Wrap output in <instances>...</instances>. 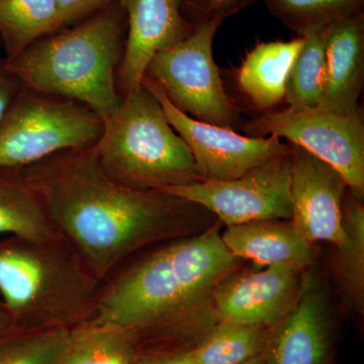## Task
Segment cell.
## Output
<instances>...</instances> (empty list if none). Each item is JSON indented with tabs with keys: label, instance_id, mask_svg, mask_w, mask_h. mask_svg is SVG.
Returning <instances> with one entry per match:
<instances>
[{
	"label": "cell",
	"instance_id": "cell-1",
	"mask_svg": "<svg viewBox=\"0 0 364 364\" xmlns=\"http://www.w3.org/2000/svg\"><path fill=\"white\" fill-rule=\"evenodd\" d=\"M23 172L60 236L102 282L136 251L181 233L203 208L112 181L98 164L95 146L62 151Z\"/></svg>",
	"mask_w": 364,
	"mask_h": 364
},
{
	"label": "cell",
	"instance_id": "cell-2",
	"mask_svg": "<svg viewBox=\"0 0 364 364\" xmlns=\"http://www.w3.org/2000/svg\"><path fill=\"white\" fill-rule=\"evenodd\" d=\"M217 230L160 249L100 289L91 322L141 336H184L205 299L238 264Z\"/></svg>",
	"mask_w": 364,
	"mask_h": 364
},
{
	"label": "cell",
	"instance_id": "cell-3",
	"mask_svg": "<svg viewBox=\"0 0 364 364\" xmlns=\"http://www.w3.org/2000/svg\"><path fill=\"white\" fill-rule=\"evenodd\" d=\"M126 36V14L116 1L42 38L6 59L7 63L26 87L75 100L105 121L123 100L117 88V72Z\"/></svg>",
	"mask_w": 364,
	"mask_h": 364
},
{
	"label": "cell",
	"instance_id": "cell-4",
	"mask_svg": "<svg viewBox=\"0 0 364 364\" xmlns=\"http://www.w3.org/2000/svg\"><path fill=\"white\" fill-rule=\"evenodd\" d=\"M102 282L61 236L0 237V299L13 327L67 328L90 320Z\"/></svg>",
	"mask_w": 364,
	"mask_h": 364
},
{
	"label": "cell",
	"instance_id": "cell-5",
	"mask_svg": "<svg viewBox=\"0 0 364 364\" xmlns=\"http://www.w3.org/2000/svg\"><path fill=\"white\" fill-rule=\"evenodd\" d=\"M95 153L105 176L127 188L162 191L203 181L188 146L143 85L105 119Z\"/></svg>",
	"mask_w": 364,
	"mask_h": 364
},
{
	"label": "cell",
	"instance_id": "cell-6",
	"mask_svg": "<svg viewBox=\"0 0 364 364\" xmlns=\"http://www.w3.org/2000/svg\"><path fill=\"white\" fill-rule=\"evenodd\" d=\"M104 129L90 107L25 86L0 121V167L23 169L62 151L95 147Z\"/></svg>",
	"mask_w": 364,
	"mask_h": 364
},
{
	"label": "cell",
	"instance_id": "cell-7",
	"mask_svg": "<svg viewBox=\"0 0 364 364\" xmlns=\"http://www.w3.org/2000/svg\"><path fill=\"white\" fill-rule=\"evenodd\" d=\"M223 20L210 16L196 23L181 43L151 60L145 77L156 83L170 102L196 121L234 130L240 111L226 88L213 56V45Z\"/></svg>",
	"mask_w": 364,
	"mask_h": 364
},
{
	"label": "cell",
	"instance_id": "cell-8",
	"mask_svg": "<svg viewBox=\"0 0 364 364\" xmlns=\"http://www.w3.org/2000/svg\"><path fill=\"white\" fill-rule=\"evenodd\" d=\"M249 136H277L299 146L330 165L343 177L349 193L364 196V119L363 112L344 114L327 109L262 112L244 126Z\"/></svg>",
	"mask_w": 364,
	"mask_h": 364
},
{
	"label": "cell",
	"instance_id": "cell-9",
	"mask_svg": "<svg viewBox=\"0 0 364 364\" xmlns=\"http://www.w3.org/2000/svg\"><path fill=\"white\" fill-rule=\"evenodd\" d=\"M293 150L231 181H203L162 193L178 196L217 215L227 227L293 217Z\"/></svg>",
	"mask_w": 364,
	"mask_h": 364
},
{
	"label": "cell",
	"instance_id": "cell-10",
	"mask_svg": "<svg viewBox=\"0 0 364 364\" xmlns=\"http://www.w3.org/2000/svg\"><path fill=\"white\" fill-rule=\"evenodd\" d=\"M142 85L161 105L167 121L188 146L203 181H231L254 167L291 152L277 136H242L232 129L203 122L179 111L149 78Z\"/></svg>",
	"mask_w": 364,
	"mask_h": 364
},
{
	"label": "cell",
	"instance_id": "cell-11",
	"mask_svg": "<svg viewBox=\"0 0 364 364\" xmlns=\"http://www.w3.org/2000/svg\"><path fill=\"white\" fill-rule=\"evenodd\" d=\"M229 274L212 294L219 321L232 324L272 327L298 298L304 282L301 268L286 264Z\"/></svg>",
	"mask_w": 364,
	"mask_h": 364
},
{
	"label": "cell",
	"instance_id": "cell-12",
	"mask_svg": "<svg viewBox=\"0 0 364 364\" xmlns=\"http://www.w3.org/2000/svg\"><path fill=\"white\" fill-rule=\"evenodd\" d=\"M127 18L126 44L117 72V88L124 95L142 85L153 57L186 39L195 30L181 0H117Z\"/></svg>",
	"mask_w": 364,
	"mask_h": 364
},
{
	"label": "cell",
	"instance_id": "cell-13",
	"mask_svg": "<svg viewBox=\"0 0 364 364\" xmlns=\"http://www.w3.org/2000/svg\"><path fill=\"white\" fill-rule=\"evenodd\" d=\"M293 150L291 221L308 243H341L342 203L348 186L339 172L317 157L289 144Z\"/></svg>",
	"mask_w": 364,
	"mask_h": 364
},
{
	"label": "cell",
	"instance_id": "cell-14",
	"mask_svg": "<svg viewBox=\"0 0 364 364\" xmlns=\"http://www.w3.org/2000/svg\"><path fill=\"white\" fill-rule=\"evenodd\" d=\"M330 324L325 294L308 277L289 312L269 328L267 364H331Z\"/></svg>",
	"mask_w": 364,
	"mask_h": 364
},
{
	"label": "cell",
	"instance_id": "cell-15",
	"mask_svg": "<svg viewBox=\"0 0 364 364\" xmlns=\"http://www.w3.org/2000/svg\"><path fill=\"white\" fill-rule=\"evenodd\" d=\"M327 85L320 109L344 114L363 112L364 11L335 21L325 30Z\"/></svg>",
	"mask_w": 364,
	"mask_h": 364
},
{
	"label": "cell",
	"instance_id": "cell-16",
	"mask_svg": "<svg viewBox=\"0 0 364 364\" xmlns=\"http://www.w3.org/2000/svg\"><path fill=\"white\" fill-rule=\"evenodd\" d=\"M237 259L259 267L286 264L306 269L313 262L311 244L299 234L291 220H263L227 227L221 235Z\"/></svg>",
	"mask_w": 364,
	"mask_h": 364
},
{
	"label": "cell",
	"instance_id": "cell-17",
	"mask_svg": "<svg viewBox=\"0 0 364 364\" xmlns=\"http://www.w3.org/2000/svg\"><path fill=\"white\" fill-rule=\"evenodd\" d=\"M304 38L260 42L246 54L236 72L239 90L258 111H273L286 100L287 80Z\"/></svg>",
	"mask_w": 364,
	"mask_h": 364
},
{
	"label": "cell",
	"instance_id": "cell-18",
	"mask_svg": "<svg viewBox=\"0 0 364 364\" xmlns=\"http://www.w3.org/2000/svg\"><path fill=\"white\" fill-rule=\"evenodd\" d=\"M47 241L59 236L23 169L0 167V237Z\"/></svg>",
	"mask_w": 364,
	"mask_h": 364
},
{
	"label": "cell",
	"instance_id": "cell-19",
	"mask_svg": "<svg viewBox=\"0 0 364 364\" xmlns=\"http://www.w3.org/2000/svg\"><path fill=\"white\" fill-rule=\"evenodd\" d=\"M60 30L57 0H0V42L7 60Z\"/></svg>",
	"mask_w": 364,
	"mask_h": 364
},
{
	"label": "cell",
	"instance_id": "cell-20",
	"mask_svg": "<svg viewBox=\"0 0 364 364\" xmlns=\"http://www.w3.org/2000/svg\"><path fill=\"white\" fill-rule=\"evenodd\" d=\"M344 238L336 246L335 274L346 305L364 309V208L347 189L342 203Z\"/></svg>",
	"mask_w": 364,
	"mask_h": 364
},
{
	"label": "cell",
	"instance_id": "cell-21",
	"mask_svg": "<svg viewBox=\"0 0 364 364\" xmlns=\"http://www.w3.org/2000/svg\"><path fill=\"white\" fill-rule=\"evenodd\" d=\"M136 340L114 326L87 322L71 329L63 364H134Z\"/></svg>",
	"mask_w": 364,
	"mask_h": 364
},
{
	"label": "cell",
	"instance_id": "cell-22",
	"mask_svg": "<svg viewBox=\"0 0 364 364\" xmlns=\"http://www.w3.org/2000/svg\"><path fill=\"white\" fill-rule=\"evenodd\" d=\"M325 30L303 36L287 80L286 102L291 109H317L322 104L327 85Z\"/></svg>",
	"mask_w": 364,
	"mask_h": 364
},
{
	"label": "cell",
	"instance_id": "cell-23",
	"mask_svg": "<svg viewBox=\"0 0 364 364\" xmlns=\"http://www.w3.org/2000/svg\"><path fill=\"white\" fill-rule=\"evenodd\" d=\"M270 327L219 321L191 354L196 364H239L264 352Z\"/></svg>",
	"mask_w": 364,
	"mask_h": 364
},
{
	"label": "cell",
	"instance_id": "cell-24",
	"mask_svg": "<svg viewBox=\"0 0 364 364\" xmlns=\"http://www.w3.org/2000/svg\"><path fill=\"white\" fill-rule=\"evenodd\" d=\"M71 329L11 327L0 336V364H63Z\"/></svg>",
	"mask_w": 364,
	"mask_h": 364
},
{
	"label": "cell",
	"instance_id": "cell-25",
	"mask_svg": "<svg viewBox=\"0 0 364 364\" xmlns=\"http://www.w3.org/2000/svg\"><path fill=\"white\" fill-rule=\"evenodd\" d=\"M268 11L299 37L325 30L364 11V0H261Z\"/></svg>",
	"mask_w": 364,
	"mask_h": 364
},
{
	"label": "cell",
	"instance_id": "cell-26",
	"mask_svg": "<svg viewBox=\"0 0 364 364\" xmlns=\"http://www.w3.org/2000/svg\"><path fill=\"white\" fill-rule=\"evenodd\" d=\"M117 0H57L62 28L85 20Z\"/></svg>",
	"mask_w": 364,
	"mask_h": 364
},
{
	"label": "cell",
	"instance_id": "cell-27",
	"mask_svg": "<svg viewBox=\"0 0 364 364\" xmlns=\"http://www.w3.org/2000/svg\"><path fill=\"white\" fill-rule=\"evenodd\" d=\"M23 87L21 79L9 68L6 57H0V121Z\"/></svg>",
	"mask_w": 364,
	"mask_h": 364
},
{
	"label": "cell",
	"instance_id": "cell-28",
	"mask_svg": "<svg viewBox=\"0 0 364 364\" xmlns=\"http://www.w3.org/2000/svg\"><path fill=\"white\" fill-rule=\"evenodd\" d=\"M134 364H196L191 349L186 351L160 352L139 356Z\"/></svg>",
	"mask_w": 364,
	"mask_h": 364
},
{
	"label": "cell",
	"instance_id": "cell-29",
	"mask_svg": "<svg viewBox=\"0 0 364 364\" xmlns=\"http://www.w3.org/2000/svg\"><path fill=\"white\" fill-rule=\"evenodd\" d=\"M214 0H181L184 16L196 23L212 16Z\"/></svg>",
	"mask_w": 364,
	"mask_h": 364
},
{
	"label": "cell",
	"instance_id": "cell-30",
	"mask_svg": "<svg viewBox=\"0 0 364 364\" xmlns=\"http://www.w3.org/2000/svg\"><path fill=\"white\" fill-rule=\"evenodd\" d=\"M255 0H214L212 16H217L223 21L240 13L246 7L252 6Z\"/></svg>",
	"mask_w": 364,
	"mask_h": 364
},
{
	"label": "cell",
	"instance_id": "cell-31",
	"mask_svg": "<svg viewBox=\"0 0 364 364\" xmlns=\"http://www.w3.org/2000/svg\"><path fill=\"white\" fill-rule=\"evenodd\" d=\"M11 327H13V323H11L9 313L6 312V306L0 299V336L9 331Z\"/></svg>",
	"mask_w": 364,
	"mask_h": 364
},
{
	"label": "cell",
	"instance_id": "cell-32",
	"mask_svg": "<svg viewBox=\"0 0 364 364\" xmlns=\"http://www.w3.org/2000/svg\"><path fill=\"white\" fill-rule=\"evenodd\" d=\"M239 364H267V361H265L264 354L262 353Z\"/></svg>",
	"mask_w": 364,
	"mask_h": 364
},
{
	"label": "cell",
	"instance_id": "cell-33",
	"mask_svg": "<svg viewBox=\"0 0 364 364\" xmlns=\"http://www.w3.org/2000/svg\"><path fill=\"white\" fill-rule=\"evenodd\" d=\"M0 47H1V42H0Z\"/></svg>",
	"mask_w": 364,
	"mask_h": 364
}]
</instances>
